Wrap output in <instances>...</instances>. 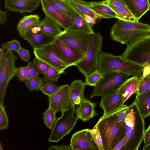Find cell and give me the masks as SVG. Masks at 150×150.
Segmentation results:
<instances>
[{
	"label": "cell",
	"mask_w": 150,
	"mask_h": 150,
	"mask_svg": "<svg viewBox=\"0 0 150 150\" xmlns=\"http://www.w3.org/2000/svg\"><path fill=\"white\" fill-rule=\"evenodd\" d=\"M150 90V67H144L142 75L139 76L136 94H141Z\"/></svg>",
	"instance_id": "obj_28"
},
{
	"label": "cell",
	"mask_w": 150,
	"mask_h": 150,
	"mask_svg": "<svg viewBox=\"0 0 150 150\" xmlns=\"http://www.w3.org/2000/svg\"><path fill=\"white\" fill-rule=\"evenodd\" d=\"M149 33V24L119 19L112 26L110 37L113 40L127 45L137 37Z\"/></svg>",
	"instance_id": "obj_4"
},
{
	"label": "cell",
	"mask_w": 150,
	"mask_h": 150,
	"mask_svg": "<svg viewBox=\"0 0 150 150\" xmlns=\"http://www.w3.org/2000/svg\"><path fill=\"white\" fill-rule=\"evenodd\" d=\"M56 54L68 67L81 60L83 54L72 48L58 38L52 44Z\"/></svg>",
	"instance_id": "obj_10"
},
{
	"label": "cell",
	"mask_w": 150,
	"mask_h": 150,
	"mask_svg": "<svg viewBox=\"0 0 150 150\" xmlns=\"http://www.w3.org/2000/svg\"><path fill=\"white\" fill-rule=\"evenodd\" d=\"M61 74L56 69L51 67L42 74V81L43 83L49 81L57 82Z\"/></svg>",
	"instance_id": "obj_33"
},
{
	"label": "cell",
	"mask_w": 150,
	"mask_h": 150,
	"mask_svg": "<svg viewBox=\"0 0 150 150\" xmlns=\"http://www.w3.org/2000/svg\"><path fill=\"white\" fill-rule=\"evenodd\" d=\"M17 57L10 50L5 52L0 59V105H3L8 84L16 75L15 61Z\"/></svg>",
	"instance_id": "obj_8"
},
{
	"label": "cell",
	"mask_w": 150,
	"mask_h": 150,
	"mask_svg": "<svg viewBox=\"0 0 150 150\" xmlns=\"http://www.w3.org/2000/svg\"><path fill=\"white\" fill-rule=\"evenodd\" d=\"M56 9L71 18L74 11L73 7L69 2L63 0H45Z\"/></svg>",
	"instance_id": "obj_30"
},
{
	"label": "cell",
	"mask_w": 150,
	"mask_h": 150,
	"mask_svg": "<svg viewBox=\"0 0 150 150\" xmlns=\"http://www.w3.org/2000/svg\"><path fill=\"white\" fill-rule=\"evenodd\" d=\"M3 149H2V146L1 143H0V150H2Z\"/></svg>",
	"instance_id": "obj_51"
},
{
	"label": "cell",
	"mask_w": 150,
	"mask_h": 150,
	"mask_svg": "<svg viewBox=\"0 0 150 150\" xmlns=\"http://www.w3.org/2000/svg\"><path fill=\"white\" fill-rule=\"evenodd\" d=\"M7 11L0 10V24L2 25L5 23L7 21Z\"/></svg>",
	"instance_id": "obj_49"
},
{
	"label": "cell",
	"mask_w": 150,
	"mask_h": 150,
	"mask_svg": "<svg viewBox=\"0 0 150 150\" xmlns=\"http://www.w3.org/2000/svg\"><path fill=\"white\" fill-rule=\"evenodd\" d=\"M97 103L92 102L85 98L81 101L78 107H76L75 113L78 118L83 122L88 121L90 119L98 115L95 109Z\"/></svg>",
	"instance_id": "obj_19"
},
{
	"label": "cell",
	"mask_w": 150,
	"mask_h": 150,
	"mask_svg": "<svg viewBox=\"0 0 150 150\" xmlns=\"http://www.w3.org/2000/svg\"><path fill=\"white\" fill-rule=\"evenodd\" d=\"M69 2L73 6L82 13L89 16L95 20L102 18L101 16L95 12L81 0H69Z\"/></svg>",
	"instance_id": "obj_31"
},
{
	"label": "cell",
	"mask_w": 150,
	"mask_h": 150,
	"mask_svg": "<svg viewBox=\"0 0 150 150\" xmlns=\"http://www.w3.org/2000/svg\"><path fill=\"white\" fill-rule=\"evenodd\" d=\"M128 106L124 104L117 111V113L119 120L125 122Z\"/></svg>",
	"instance_id": "obj_44"
},
{
	"label": "cell",
	"mask_w": 150,
	"mask_h": 150,
	"mask_svg": "<svg viewBox=\"0 0 150 150\" xmlns=\"http://www.w3.org/2000/svg\"><path fill=\"white\" fill-rule=\"evenodd\" d=\"M85 3L95 12L100 15L102 18H116L115 13L108 6L105 0L91 2L85 1Z\"/></svg>",
	"instance_id": "obj_22"
},
{
	"label": "cell",
	"mask_w": 150,
	"mask_h": 150,
	"mask_svg": "<svg viewBox=\"0 0 150 150\" xmlns=\"http://www.w3.org/2000/svg\"><path fill=\"white\" fill-rule=\"evenodd\" d=\"M43 119L45 125L49 129H52L53 125L57 119L56 117V113L53 109L50 107L44 112Z\"/></svg>",
	"instance_id": "obj_32"
},
{
	"label": "cell",
	"mask_w": 150,
	"mask_h": 150,
	"mask_svg": "<svg viewBox=\"0 0 150 150\" xmlns=\"http://www.w3.org/2000/svg\"><path fill=\"white\" fill-rule=\"evenodd\" d=\"M64 0V1L69 2V0Z\"/></svg>",
	"instance_id": "obj_52"
},
{
	"label": "cell",
	"mask_w": 150,
	"mask_h": 150,
	"mask_svg": "<svg viewBox=\"0 0 150 150\" xmlns=\"http://www.w3.org/2000/svg\"><path fill=\"white\" fill-rule=\"evenodd\" d=\"M24 82L26 87L30 91L40 89L44 83L42 79L39 76Z\"/></svg>",
	"instance_id": "obj_36"
},
{
	"label": "cell",
	"mask_w": 150,
	"mask_h": 150,
	"mask_svg": "<svg viewBox=\"0 0 150 150\" xmlns=\"http://www.w3.org/2000/svg\"><path fill=\"white\" fill-rule=\"evenodd\" d=\"M139 76H133L127 79L117 89L122 94L124 103L132 94L136 93Z\"/></svg>",
	"instance_id": "obj_23"
},
{
	"label": "cell",
	"mask_w": 150,
	"mask_h": 150,
	"mask_svg": "<svg viewBox=\"0 0 150 150\" xmlns=\"http://www.w3.org/2000/svg\"><path fill=\"white\" fill-rule=\"evenodd\" d=\"M70 86L71 105H79L85 98L84 92L86 85L81 80L76 79L73 81Z\"/></svg>",
	"instance_id": "obj_25"
},
{
	"label": "cell",
	"mask_w": 150,
	"mask_h": 150,
	"mask_svg": "<svg viewBox=\"0 0 150 150\" xmlns=\"http://www.w3.org/2000/svg\"><path fill=\"white\" fill-rule=\"evenodd\" d=\"M82 16L86 21L91 26L96 23L95 20L92 17L83 14Z\"/></svg>",
	"instance_id": "obj_50"
},
{
	"label": "cell",
	"mask_w": 150,
	"mask_h": 150,
	"mask_svg": "<svg viewBox=\"0 0 150 150\" xmlns=\"http://www.w3.org/2000/svg\"><path fill=\"white\" fill-rule=\"evenodd\" d=\"M42 9L46 16L56 22L64 30L69 27L71 18L58 11L45 0H41Z\"/></svg>",
	"instance_id": "obj_17"
},
{
	"label": "cell",
	"mask_w": 150,
	"mask_h": 150,
	"mask_svg": "<svg viewBox=\"0 0 150 150\" xmlns=\"http://www.w3.org/2000/svg\"><path fill=\"white\" fill-rule=\"evenodd\" d=\"M103 76L97 70L85 78L84 83L86 86L95 87Z\"/></svg>",
	"instance_id": "obj_34"
},
{
	"label": "cell",
	"mask_w": 150,
	"mask_h": 150,
	"mask_svg": "<svg viewBox=\"0 0 150 150\" xmlns=\"http://www.w3.org/2000/svg\"><path fill=\"white\" fill-rule=\"evenodd\" d=\"M123 0L127 8L138 20L149 10V0Z\"/></svg>",
	"instance_id": "obj_21"
},
{
	"label": "cell",
	"mask_w": 150,
	"mask_h": 150,
	"mask_svg": "<svg viewBox=\"0 0 150 150\" xmlns=\"http://www.w3.org/2000/svg\"><path fill=\"white\" fill-rule=\"evenodd\" d=\"M33 49L35 57L56 69L61 74L65 73V70L68 67L57 56L52 44L43 47Z\"/></svg>",
	"instance_id": "obj_13"
},
{
	"label": "cell",
	"mask_w": 150,
	"mask_h": 150,
	"mask_svg": "<svg viewBox=\"0 0 150 150\" xmlns=\"http://www.w3.org/2000/svg\"><path fill=\"white\" fill-rule=\"evenodd\" d=\"M127 139L124 135L111 150H123L127 142Z\"/></svg>",
	"instance_id": "obj_46"
},
{
	"label": "cell",
	"mask_w": 150,
	"mask_h": 150,
	"mask_svg": "<svg viewBox=\"0 0 150 150\" xmlns=\"http://www.w3.org/2000/svg\"><path fill=\"white\" fill-rule=\"evenodd\" d=\"M49 107L55 113H62L69 109L71 105L70 86L68 84L59 86L56 91L48 98Z\"/></svg>",
	"instance_id": "obj_11"
},
{
	"label": "cell",
	"mask_w": 150,
	"mask_h": 150,
	"mask_svg": "<svg viewBox=\"0 0 150 150\" xmlns=\"http://www.w3.org/2000/svg\"><path fill=\"white\" fill-rule=\"evenodd\" d=\"M58 87L53 82L49 81L43 84L40 90L44 95L49 97L56 91Z\"/></svg>",
	"instance_id": "obj_35"
},
{
	"label": "cell",
	"mask_w": 150,
	"mask_h": 150,
	"mask_svg": "<svg viewBox=\"0 0 150 150\" xmlns=\"http://www.w3.org/2000/svg\"><path fill=\"white\" fill-rule=\"evenodd\" d=\"M37 25L43 33L55 38H57L63 31L56 22L46 16Z\"/></svg>",
	"instance_id": "obj_24"
},
{
	"label": "cell",
	"mask_w": 150,
	"mask_h": 150,
	"mask_svg": "<svg viewBox=\"0 0 150 150\" xmlns=\"http://www.w3.org/2000/svg\"><path fill=\"white\" fill-rule=\"evenodd\" d=\"M107 4L115 13L116 18L119 20L132 22L139 21L127 7H117Z\"/></svg>",
	"instance_id": "obj_29"
},
{
	"label": "cell",
	"mask_w": 150,
	"mask_h": 150,
	"mask_svg": "<svg viewBox=\"0 0 150 150\" xmlns=\"http://www.w3.org/2000/svg\"><path fill=\"white\" fill-rule=\"evenodd\" d=\"M1 47L4 50H13L16 52L21 47L19 42L16 39L3 43Z\"/></svg>",
	"instance_id": "obj_38"
},
{
	"label": "cell",
	"mask_w": 150,
	"mask_h": 150,
	"mask_svg": "<svg viewBox=\"0 0 150 150\" xmlns=\"http://www.w3.org/2000/svg\"><path fill=\"white\" fill-rule=\"evenodd\" d=\"M129 75L120 72L104 74L90 95V98L104 96L117 90L128 79Z\"/></svg>",
	"instance_id": "obj_9"
},
{
	"label": "cell",
	"mask_w": 150,
	"mask_h": 150,
	"mask_svg": "<svg viewBox=\"0 0 150 150\" xmlns=\"http://www.w3.org/2000/svg\"><path fill=\"white\" fill-rule=\"evenodd\" d=\"M71 23L68 28L64 30L67 31L82 32L89 34L94 33L92 28L82 16V13L74 7Z\"/></svg>",
	"instance_id": "obj_20"
},
{
	"label": "cell",
	"mask_w": 150,
	"mask_h": 150,
	"mask_svg": "<svg viewBox=\"0 0 150 150\" xmlns=\"http://www.w3.org/2000/svg\"><path fill=\"white\" fill-rule=\"evenodd\" d=\"M103 38L99 33L89 34L82 59L75 65L85 78L97 70L99 57L102 51Z\"/></svg>",
	"instance_id": "obj_5"
},
{
	"label": "cell",
	"mask_w": 150,
	"mask_h": 150,
	"mask_svg": "<svg viewBox=\"0 0 150 150\" xmlns=\"http://www.w3.org/2000/svg\"><path fill=\"white\" fill-rule=\"evenodd\" d=\"M88 129L99 150H104L101 136L98 127L96 126L92 129Z\"/></svg>",
	"instance_id": "obj_37"
},
{
	"label": "cell",
	"mask_w": 150,
	"mask_h": 150,
	"mask_svg": "<svg viewBox=\"0 0 150 150\" xmlns=\"http://www.w3.org/2000/svg\"><path fill=\"white\" fill-rule=\"evenodd\" d=\"M4 1L6 8L21 13L32 12L41 3V0H4Z\"/></svg>",
	"instance_id": "obj_18"
},
{
	"label": "cell",
	"mask_w": 150,
	"mask_h": 150,
	"mask_svg": "<svg viewBox=\"0 0 150 150\" xmlns=\"http://www.w3.org/2000/svg\"><path fill=\"white\" fill-rule=\"evenodd\" d=\"M105 1L108 4L114 6L127 7L123 0H105Z\"/></svg>",
	"instance_id": "obj_47"
},
{
	"label": "cell",
	"mask_w": 150,
	"mask_h": 150,
	"mask_svg": "<svg viewBox=\"0 0 150 150\" xmlns=\"http://www.w3.org/2000/svg\"><path fill=\"white\" fill-rule=\"evenodd\" d=\"M33 63L39 73L42 75L51 67L49 65L36 57L33 59Z\"/></svg>",
	"instance_id": "obj_39"
},
{
	"label": "cell",
	"mask_w": 150,
	"mask_h": 150,
	"mask_svg": "<svg viewBox=\"0 0 150 150\" xmlns=\"http://www.w3.org/2000/svg\"><path fill=\"white\" fill-rule=\"evenodd\" d=\"M8 125L7 115L3 105H0V129H6Z\"/></svg>",
	"instance_id": "obj_40"
},
{
	"label": "cell",
	"mask_w": 150,
	"mask_h": 150,
	"mask_svg": "<svg viewBox=\"0 0 150 150\" xmlns=\"http://www.w3.org/2000/svg\"><path fill=\"white\" fill-rule=\"evenodd\" d=\"M144 67L124 60L117 56L101 51L99 57L97 70L100 73L120 72L129 76H141Z\"/></svg>",
	"instance_id": "obj_3"
},
{
	"label": "cell",
	"mask_w": 150,
	"mask_h": 150,
	"mask_svg": "<svg viewBox=\"0 0 150 150\" xmlns=\"http://www.w3.org/2000/svg\"><path fill=\"white\" fill-rule=\"evenodd\" d=\"M17 53L21 59L26 62L29 61L30 56L28 50L23 49L21 47Z\"/></svg>",
	"instance_id": "obj_45"
},
{
	"label": "cell",
	"mask_w": 150,
	"mask_h": 150,
	"mask_svg": "<svg viewBox=\"0 0 150 150\" xmlns=\"http://www.w3.org/2000/svg\"><path fill=\"white\" fill-rule=\"evenodd\" d=\"M21 36L27 41L33 49L41 48L52 44L56 38L43 33L38 25Z\"/></svg>",
	"instance_id": "obj_15"
},
{
	"label": "cell",
	"mask_w": 150,
	"mask_h": 150,
	"mask_svg": "<svg viewBox=\"0 0 150 150\" xmlns=\"http://www.w3.org/2000/svg\"><path fill=\"white\" fill-rule=\"evenodd\" d=\"M28 66L20 67L16 68V75L19 81H26L27 78Z\"/></svg>",
	"instance_id": "obj_42"
},
{
	"label": "cell",
	"mask_w": 150,
	"mask_h": 150,
	"mask_svg": "<svg viewBox=\"0 0 150 150\" xmlns=\"http://www.w3.org/2000/svg\"><path fill=\"white\" fill-rule=\"evenodd\" d=\"M124 103L122 94L117 90L102 97L99 105L103 111L102 117L115 112L124 105Z\"/></svg>",
	"instance_id": "obj_16"
},
{
	"label": "cell",
	"mask_w": 150,
	"mask_h": 150,
	"mask_svg": "<svg viewBox=\"0 0 150 150\" xmlns=\"http://www.w3.org/2000/svg\"><path fill=\"white\" fill-rule=\"evenodd\" d=\"M27 78L26 81L39 76L40 74L33 62H29L28 65Z\"/></svg>",
	"instance_id": "obj_41"
},
{
	"label": "cell",
	"mask_w": 150,
	"mask_h": 150,
	"mask_svg": "<svg viewBox=\"0 0 150 150\" xmlns=\"http://www.w3.org/2000/svg\"><path fill=\"white\" fill-rule=\"evenodd\" d=\"M88 35L89 34L83 32L64 30L57 38L83 54L87 48Z\"/></svg>",
	"instance_id": "obj_12"
},
{
	"label": "cell",
	"mask_w": 150,
	"mask_h": 150,
	"mask_svg": "<svg viewBox=\"0 0 150 150\" xmlns=\"http://www.w3.org/2000/svg\"><path fill=\"white\" fill-rule=\"evenodd\" d=\"M74 106V105H71L69 109L62 112L61 116L57 118L48 141L57 142L73 129L78 119L74 115L75 110Z\"/></svg>",
	"instance_id": "obj_7"
},
{
	"label": "cell",
	"mask_w": 150,
	"mask_h": 150,
	"mask_svg": "<svg viewBox=\"0 0 150 150\" xmlns=\"http://www.w3.org/2000/svg\"><path fill=\"white\" fill-rule=\"evenodd\" d=\"M48 150H72L70 145H51L48 148Z\"/></svg>",
	"instance_id": "obj_48"
},
{
	"label": "cell",
	"mask_w": 150,
	"mask_h": 150,
	"mask_svg": "<svg viewBox=\"0 0 150 150\" xmlns=\"http://www.w3.org/2000/svg\"><path fill=\"white\" fill-rule=\"evenodd\" d=\"M99 130L104 150H111L125 134V122L120 121L117 111L101 117L94 127Z\"/></svg>",
	"instance_id": "obj_2"
},
{
	"label": "cell",
	"mask_w": 150,
	"mask_h": 150,
	"mask_svg": "<svg viewBox=\"0 0 150 150\" xmlns=\"http://www.w3.org/2000/svg\"><path fill=\"white\" fill-rule=\"evenodd\" d=\"M143 141L144 144L143 150H148L150 148V124L147 129L145 130Z\"/></svg>",
	"instance_id": "obj_43"
},
{
	"label": "cell",
	"mask_w": 150,
	"mask_h": 150,
	"mask_svg": "<svg viewBox=\"0 0 150 150\" xmlns=\"http://www.w3.org/2000/svg\"><path fill=\"white\" fill-rule=\"evenodd\" d=\"M40 21L37 14L25 16L18 22L17 30L20 36L26 33L33 27L38 25Z\"/></svg>",
	"instance_id": "obj_26"
},
{
	"label": "cell",
	"mask_w": 150,
	"mask_h": 150,
	"mask_svg": "<svg viewBox=\"0 0 150 150\" xmlns=\"http://www.w3.org/2000/svg\"><path fill=\"white\" fill-rule=\"evenodd\" d=\"M70 145L72 150H99L88 129L74 134Z\"/></svg>",
	"instance_id": "obj_14"
},
{
	"label": "cell",
	"mask_w": 150,
	"mask_h": 150,
	"mask_svg": "<svg viewBox=\"0 0 150 150\" xmlns=\"http://www.w3.org/2000/svg\"><path fill=\"white\" fill-rule=\"evenodd\" d=\"M134 102L144 119L150 116V90L143 93L136 94Z\"/></svg>",
	"instance_id": "obj_27"
},
{
	"label": "cell",
	"mask_w": 150,
	"mask_h": 150,
	"mask_svg": "<svg viewBox=\"0 0 150 150\" xmlns=\"http://www.w3.org/2000/svg\"><path fill=\"white\" fill-rule=\"evenodd\" d=\"M121 56L127 62L144 67H150V33L138 37L127 44Z\"/></svg>",
	"instance_id": "obj_6"
},
{
	"label": "cell",
	"mask_w": 150,
	"mask_h": 150,
	"mask_svg": "<svg viewBox=\"0 0 150 150\" xmlns=\"http://www.w3.org/2000/svg\"><path fill=\"white\" fill-rule=\"evenodd\" d=\"M144 119L134 101L128 106L125 120L127 142L123 150H138L143 140L145 131Z\"/></svg>",
	"instance_id": "obj_1"
}]
</instances>
